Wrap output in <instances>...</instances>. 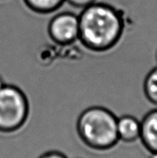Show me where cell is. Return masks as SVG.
Wrapping results in <instances>:
<instances>
[{"mask_svg":"<svg viewBox=\"0 0 157 158\" xmlns=\"http://www.w3.org/2000/svg\"><path fill=\"white\" fill-rule=\"evenodd\" d=\"M124 26L120 10L106 3H94L83 9L79 16V39L90 51L106 52L120 41Z\"/></svg>","mask_w":157,"mask_h":158,"instance_id":"obj_1","label":"cell"},{"mask_svg":"<svg viewBox=\"0 0 157 158\" xmlns=\"http://www.w3.org/2000/svg\"><path fill=\"white\" fill-rule=\"evenodd\" d=\"M117 123L118 118L110 110L91 106L78 118V135L87 147L96 152H106L119 141Z\"/></svg>","mask_w":157,"mask_h":158,"instance_id":"obj_2","label":"cell"},{"mask_svg":"<svg viewBox=\"0 0 157 158\" xmlns=\"http://www.w3.org/2000/svg\"><path fill=\"white\" fill-rule=\"evenodd\" d=\"M29 116V102L22 90L10 85L0 89V133L18 131Z\"/></svg>","mask_w":157,"mask_h":158,"instance_id":"obj_3","label":"cell"},{"mask_svg":"<svg viewBox=\"0 0 157 158\" xmlns=\"http://www.w3.org/2000/svg\"><path fill=\"white\" fill-rule=\"evenodd\" d=\"M51 39L59 45H68L79 39V16L61 13L51 19L48 26Z\"/></svg>","mask_w":157,"mask_h":158,"instance_id":"obj_4","label":"cell"},{"mask_svg":"<svg viewBox=\"0 0 157 158\" xmlns=\"http://www.w3.org/2000/svg\"><path fill=\"white\" fill-rule=\"evenodd\" d=\"M140 123L139 140L150 153H157V109L146 113Z\"/></svg>","mask_w":157,"mask_h":158,"instance_id":"obj_5","label":"cell"},{"mask_svg":"<svg viewBox=\"0 0 157 158\" xmlns=\"http://www.w3.org/2000/svg\"><path fill=\"white\" fill-rule=\"evenodd\" d=\"M118 135L119 141L124 143H134L140 138L141 123L131 115H124L118 118Z\"/></svg>","mask_w":157,"mask_h":158,"instance_id":"obj_6","label":"cell"},{"mask_svg":"<svg viewBox=\"0 0 157 158\" xmlns=\"http://www.w3.org/2000/svg\"><path fill=\"white\" fill-rule=\"evenodd\" d=\"M24 2L34 12L49 14L59 9L65 0H24Z\"/></svg>","mask_w":157,"mask_h":158,"instance_id":"obj_7","label":"cell"},{"mask_svg":"<svg viewBox=\"0 0 157 158\" xmlns=\"http://www.w3.org/2000/svg\"><path fill=\"white\" fill-rule=\"evenodd\" d=\"M144 92L147 100L157 106V67L150 71L144 79Z\"/></svg>","mask_w":157,"mask_h":158,"instance_id":"obj_8","label":"cell"},{"mask_svg":"<svg viewBox=\"0 0 157 158\" xmlns=\"http://www.w3.org/2000/svg\"><path fill=\"white\" fill-rule=\"evenodd\" d=\"M65 1L72 6L75 8H80V9H85V7L89 6L96 2V0H65Z\"/></svg>","mask_w":157,"mask_h":158,"instance_id":"obj_9","label":"cell"},{"mask_svg":"<svg viewBox=\"0 0 157 158\" xmlns=\"http://www.w3.org/2000/svg\"><path fill=\"white\" fill-rule=\"evenodd\" d=\"M39 158H68L66 156L59 152H46L44 154H42Z\"/></svg>","mask_w":157,"mask_h":158,"instance_id":"obj_10","label":"cell"},{"mask_svg":"<svg viewBox=\"0 0 157 158\" xmlns=\"http://www.w3.org/2000/svg\"><path fill=\"white\" fill-rule=\"evenodd\" d=\"M149 158H157V153H151V156Z\"/></svg>","mask_w":157,"mask_h":158,"instance_id":"obj_11","label":"cell"},{"mask_svg":"<svg viewBox=\"0 0 157 158\" xmlns=\"http://www.w3.org/2000/svg\"><path fill=\"white\" fill-rule=\"evenodd\" d=\"M3 81H2V79L0 78V89H1V87L3 86Z\"/></svg>","mask_w":157,"mask_h":158,"instance_id":"obj_12","label":"cell"},{"mask_svg":"<svg viewBox=\"0 0 157 158\" xmlns=\"http://www.w3.org/2000/svg\"><path fill=\"white\" fill-rule=\"evenodd\" d=\"M156 58H157V53H156Z\"/></svg>","mask_w":157,"mask_h":158,"instance_id":"obj_13","label":"cell"}]
</instances>
